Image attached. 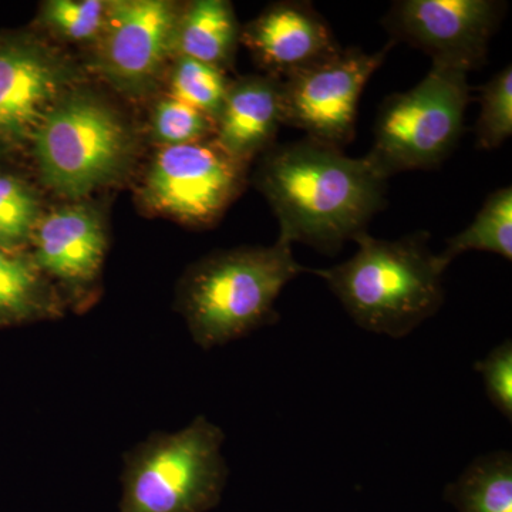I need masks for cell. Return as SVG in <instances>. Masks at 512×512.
<instances>
[{
  "label": "cell",
  "instance_id": "cell-4",
  "mask_svg": "<svg viewBox=\"0 0 512 512\" xmlns=\"http://www.w3.org/2000/svg\"><path fill=\"white\" fill-rule=\"evenodd\" d=\"M224 443V431L205 416L150 434L124 454L119 512L211 510L227 484Z\"/></svg>",
  "mask_w": 512,
  "mask_h": 512
},
{
  "label": "cell",
  "instance_id": "cell-6",
  "mask_svg": "<svg viewBox=\"0 0 512 512\" xmlns=\"http://www.w3.org/2000/svg\"><path fill=\"white\" fill-rule=\"evenodd\" d=\"M32 138L43 180L67 197H82L110 183L131 153L123 120L86 96L57 101Z\"/></svg>",
  "mask_w": 512,
  "mask_h": 512
},
{
  "label": "cell",
  "instance_id": "cell-24",
  "mask_svg": "<svg viewBox=\"0 0 512 512\" xmlns=\"http://www.w3.org/2000/svg\"><path fill=\"white\" fill-rule=\"evenodd\" d=\"M474 370L481 376L485 393L494 409L512 421V340L490 350L484 359L478 360Z\"/></svg>",
  "mask_w": 512,
  "mask_h": 512
},
{
  "label": "cell",
  "instance_id": "cell-3",
  "mask_svg": "<svg viewBox=\"0 0 512 512\" xmlns=\"http://www.w3.org/2000/svg\"><path fill=\"white\" fill-rule=\"evenodd\" d=\"M308 272L278 238L271 247L218 252L192 266L181 282L178 309L192 339L211 350L278 320L276 299L296 276Z\"/></svg>",
  "mask_w": 512,
  "mask_h": 512
},
{
  "label": "cell",
  "instance_id": "cell-17",
  "mask_svg": "<svg viewBox=\"0 0 512 512\" xmlns=\"http://www.w3.org/2000/svg\"><path fill=\"white\" fill-rule=\"evenodd\" d=\"M448 497L461 512H512L510 451H491L471 461L448 487Z\"/></svg>",
  "mask_w": 512,
  "mask_h": 512
},
{
  "label": "cell",
  "instance_id": "cell-12",
  "mask_svg": "<svg viewBox=\"0 0 512 512\" xmlns=\"http://www.w3.org/2000/svg\"><path fill=\"white\" fill-rule=\"evenodd\" d=\"M33 261L47 279L82 293L96 284L107 239L99 215L77 205L50 214L33 232Z\"/></svg>",
  "mask_w": 512,
  "mask_h": 512
},
{
  "label": "cell",
  "instance_id": "cell-1",
  "mask_svg": "<svg viewBox=\"0 0 512 512\" xmlns=\"http://www.w3.org/2000/svg\"><path fill=\"white\" fill-rule=\"evenodd\" d=\"M279 221V239L336 255L387 204V178L366 157L311 138L269 148L256 175Z\"/></svg>",
  "mask_w": 512,
  "mask_h": 512
},
{
  "label": "cell",
  "instance_id": "cell-2",
  "mask_svg": "<svg viewBox=\"0 0 512 512\" xmlns=\"http://www.w3.org/2000/svg\"><path fill=\"white\" fill-rule=\"evenodd\" d=\"M429 239L426 231L396 241L365 232L348 261L308 272L325 281L357 326L403 339L436 315L446 296L443 276L450 262L431 251Z\"/></svg>",
  "mask_w": 512,
  "mask_h": 512
},
{
  "label": "cell",
  "instance_id": "cell-7",
  "mask_svg": "<svg viewBox=\"0 0 512 512\" xmlns=\"http://www.w3.org/2000/svg\"><path fill=\"white\" fill-rule=\"evenodd\" d=\"M394 46L375 53L342 49L315 66L282 80L284 124L305 131L306 138L343 150L356 133L360 96Z\"/></svg>",
  "mask_w": 512,
  "mask_h": 512
},
{
  "label": "cell",
  "instance_id": "cell-11",
  "mask_svg": "<svg viewBox=\"0 0 512 512\" xmlns=\"http://www.w3.org/2000/svg\"><path fill=\"white\" fill-rule=\"evenodd\" d=\"M244 42L268 76L281 80L343 49L326 19L302 0L269 5L245 28Z\"/></svg>",
  "mask_w": 512,
  "mask_h": 512
},
{
  "label": "cell",
  "instance_id": "cell-9",
  "mask_svg": "<svg viewBox=\"0 0 512 512\" xmlns=\"http://www.w3.org/2000/svg\"><path fill=\"white\" fill-rule=\"evenodd\" d=\"M244 165L214 140L164 147L147 175V201L177 220L208 225L237 197Z\"/></svg>",
  "mask_w": 512,
  "mask_h": 512
},
{
  "label": "cell",
  "instance_id": "cell-20",
  "mask_svg": "<svg viewBox=\"0 0 512 512\" xmlns=\"http://www.w3.org/2000/svg\"><path fill=\"white\" fill-rule=\"evenodd\" d=\"M477 147L495 150L512 134V67L508 64L480 87Z\"/></svg>",
  "mask_w": 512,
  "mask_h": 512
},
{
  "label": "cell",
  "instance_id": "cell-14",
  "mask_svg": "<svg viewBox=\"0 0 512 512\" xmlns=\"http://www.w3.org/2000/svg\"><path fill=\"white\" fill-rule=\"evenodd\" d=\"M284 124L282 80L251 76L229 84L227 97L215 120V143L239 163H247L275 146Z\"/></svg>",
  "mask_w": 512,
  "mask_h": 512
},
{
  "label": "cell",
  "instance_id": "cell-23",
  "mask_svg": "<svg viewBox=\"0 0 512 512\" xmlns=\"http://www.w3.org/2000/svg\"><path fill=\"white\" fill-rule=\"evenodd\" d=\"M106 12L107 3L97 0H52L43 9V19L67 39L87 40L101 35Z\"/></svg>",
  "mask_w": 512,
  "mask_h": 512
},
{
  "label": "cell",
  "instance_id": "cell-18",
  "mask_svg": "<svg viewBox=\"0 0 512 512\" xmlns=\"http://www.w3.org/2000/svg\"><path fill=\"white\" fill-rule=\"evenodd\" d=\"M468 251L491 252L512 259V188H500L485 198L476 218L463 231L447 239L441 252L446 261L453 262Z\"/></svg>",
  "mask_w": 512,
  "mask_h": 512
},
{
  "label": "cell",
  "instance_id": "cell-5",
  "mask_svg": "<svg viewBox=\"0 0 512 512\" xmlns=\"http://www.w3.org/2000/svg\"><path fill=\"white\" fill-rule=\"evenodd\" d=\"M467 72L433 64L409 92L384 99L366 158L389 180L403 171L440 167L456 148L470 103Z\"/></svg>",
  "mask_w": 512,
  "mask_h": 512
},
{
  "label": "cell",
  "instance_id": "cell-22",
  "mask_svg": "<svg viewBox=\"0 0 512 512\" xmlns=\"http://www.w3.org/2000/svg\"><path fill=\"white\" fill-rule=\"evenodd\" d=\"M153 121L154 136L164 147L200 143L215 134L214 120L173 97L158 104Z\"/></svg>",
  "mask_w": 512,
  "mask_h": 512
},
{
  "label": "cell",
  "instance_id": "cell-13",
  "mask_svg": "<svg viewBox=\"0 0 512 512\" xmlns=\"http://www.w3.org/2000/svg\"><path fill=\"white\" fill-rule=\"evenodd\" d=\"M62 83L59 64L36 46L0 49V137H32L57 103Z\"/></svg>",
  "mask_w": 512,
  "mask_h": 512
},
{
  "label": "cell",
  "instance_id": "cell-19",
  "mask_svg": "<svg viewBox=\"0 0 512 512\" xmlns=\"http://www.w3.org/2000/svg\"><path fill=\"white\" fill-rule=\"evenodd\" d=\"M229 83L218 67L180 57L171 77V96L217 120Z\"/></svg>",
  "mask_w": 512,
  "mask_h": 512
},
{
  "label": "cell",
  "instance_id": "cell-21",
  "mask_svg": "<svg viewBox=\"0 0 512 512\" xmlns=\"http://www.w3.org/2000/svg\"><path fill=\"white\" fill-rule=\"evenodd\" d=\"M37 202L33 192L15 178L0 177V249L19 252L32 241Z\"/></svg>",
  "mask_w": 512,
  "mask_h": 512
},
{
  "label": "cell",
  "instance_id": "cell-16",
  "mask_svg": "<svg viewBox=\"0 0 512 512\" xmlns=\"http://www.w3.org/2000/svg\"><path fill=\"white\" fill-rule=\"evenodd\" d=\"M238 39V22L231 3L197 0L181 13L175 52L222 70L231 62Z\"/></svg>",
  "mask_w": 512,
  "mask_h": 512
},
{
  "label": "cell",
  "instance_id": "cell-8",
  "mask_svg": "<svg viewBox=\"0 0 512 512\" xmlns=\"http://www.w3.org/2000/svg\"><path fill=\"white\" fill-rule=\"evenodd\" d=\"M507 10L497 0H399L382 19L390 42L426 53L433 64L470 73L485 64Z\"/></svg>",
  "mask_w": 512,
  "mask_h": 512
},
{
  "label": "cell",
  "instance_id": "cell-10",
  "mask_svg": "<svg viewBox=\"0 0 512 512\" xmlns=\"http://www.w3.org/2000/svg\"><path fill=\"white\" fill-rule=\"evenodd\" d=\"M181 10L165 0L107 3L99 64L116 87L143 92L175 50Z\"/></svg>",
  "mask_w": 512,
  "mask_h": 512
},
{
  "label": "cell",
  "instance_id": "cell-15",
  "mask_svg": "<svg viewBox=\"0 0 512 512\" xmlns=\"http://www.w3.org/2000/svg\"><path fill=\"white\" fill-rule=\"evenodd\" d=\"M62 315V301L32 255L0 249V326Z\"/></svg>",
  "mask_w": 512,
  "mask_h": 512
}]
</instances>
